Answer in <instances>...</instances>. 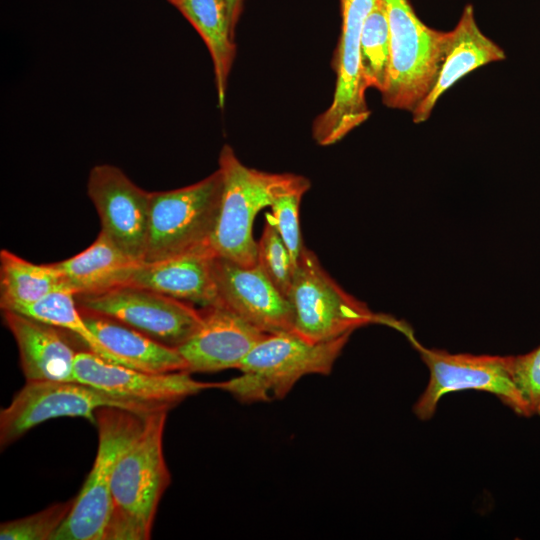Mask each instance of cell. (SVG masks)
<instances>
[{
	"label": "cell",
	"instance_id": "cell-17",
	"mask_svg": "<svg viewBox=\"0 0 540 540\" xmlns=\"http://www.w3.org/2000/svg\"><path fill=\"white\" fill-rule=\"evenodd\" d=\"M505 59V51L477 25L473 5H466L457 25L450 31L434 87L412 112L413 122L420 124L427 121L437 101L461 78L481 66Z\"/></svg>",
	"mask_w": 540,
	"mask_h": 540
},
{
	"label": "cell",
	"instance_id": "cell-28",
	"mask_svg": "<svg viewBox=\"0 0 540 540\" xmlns=\"http://www.w3.org/2000/svg\"><path fill=\"white\" fill-rule=\"evenodd\" d=\"M511 379L526 404L529 415L540 411V346L518 356H508Z\"/></svg>",
	"mask_w": 540,
	"mask_h": 540
},
{
	"label": "cell",
	"instance_id": "cell-2",
	"mask_svg": "<svg viewBox=\"0 0 540 540\" xmlns=\"http://www.w3.org/2000/svg\"><path fill=\"white\" fill-rule=\"evenodd\" d=\"M350 335L310 342L294 331L266 335L241 361V375L216 383L245 403L284 398L305 375H328Z\"/></svg>",
	"mask_w": 540,
	"mask_h": 540
},
{
	"label": "cell",
	"instance_id": "cell-7",
	"mask_svg": "<svg viewBox=\"0 0 540 540\" xmlns=\"http://www.w3.org/2000/svg\"><path fill=\"white\" fill-rule=\"evenodd\" d=\"M223 192L211 247L217 256L244 267L257 265L253 237L256 215L270 207L275 192L291 173H268L243 164L232 147L223 145L218 158Z\"/></svg>",
	"mask_w": 540,
	"mask_h": 540
},
{
	"label": "cell",
	"instance_id": "cell-29",
	"mask_svg": "<svg viewBox=\"0 0 540 540\" xmlns=\"http://www.w3.org/2000/svg\"><path fill=\"white\" fill-rule=\"evenodd\" d=\"M228 10L230 29L235 37L236 27L243 11V0H225Z\"/></svg>",
	"mask_w": 540,
	"mask_h": 540
},
{
	"label": "cell",
	"instance_id": "cell-16",
	"mask_svg": "<svg viewBox=\"0 0 540 540\" xmlns=\"http://www.w3.org/2000/svg\"><path fill=\"white\" fill-rule=\"evenodd\" d=\"M3 318L18 347L26 382L75 381L78 352L60 328L15 311H3Z\"/></svg>",
	"mask_w": 540,
	"mask_h": 540
},
{
	"label": "cell",
	"instance_id": "cell-24",
	"mask_svg": "<svg viewBox=\"0 0 540 540\" xmlns=\"http://www.w3.org/2000/svg\"><path fill=\"white\" fill-rule=\"evenodd\" d=\"M360 59L366 88L384 90L390 65V33L385 5L377 0L362 29Z\"/></svg>",
	"mask_w": 540,
	"mask_h": 540
},
{
	"label": "cell",
	"instance_id": "cell-27",
	"mask_svg": "<svg viewBox=\"0 0 540 540\" xmlns=\"http://www.w3.org/2000/svg\"><path fill=\"white\" fill-rule=\"evenodd\" d=\"M75 498L55 503L29 516L3 522L1 540H52L69 516Z\"/></svg>",
	"mask_w": 540,
	"mask_h": 540
},
{
	"label": "cell",
	"instance_id": "cell-23",
	"mask_svg": "<svg viewBox=\"0 0 540 540\" xmlns=\"http://www.w3.org/2000/svg\"><path fill=\"white\" fill-rule=\"evenodd\" d=\"M18 312L70 331L88 347L89 351L109 362L120 364L88 327L72 292L67 290L52 292Z\"/></svg>",
	"mask_w": 540,
	"mask_h": 540
},
{
	"label": "cell",
	"instance_id": "cell-3",
	"mask_svg": "<svg viewBox=\"0 0 540 540\" xmlns=\"http://www.w3.org/2000/svg\"><path fill=\"white\" fill-rule=\"evenodd\" d=\"M289 301L294 311L293 331L310 342L351 336L369 324L390 326L408 339L414 336L407 324L374 313L366 303L347 293L306 246L295 265Z\"/></svg>",
	"mask_w": 540,
	"mask_h": 540
},
{
	"label": "cell",
	"instance_id": "cell-26",
	"mask_svg": "<svg viewBox=\"0 0 540 540\" xmlns=\"http://www.w3.org/2000/svg\"><path fill=\"white\" fill-rule=\"evenodd\" d=\"M257 265L278 291L289 299L295 263L272 217H267L257 241Z\"/></svg>",
	"mask_w": 540,
	"mask_h": 540
},
{
	"label": "cell",
	"instance_id": "cell-14",
	"mask_svg": "<svg viewBox=\"0 0 540 540\" xmlns=\"http://www.w3.org/2000/svg\"><path fill=\"white\" fill-rule=\"evenodd\" d=\"M218 302L266 334L293 331L294 311L258 265L244 267L215 255Z\"/></svg>",
	"mask_w": 540,
	"mask_h": 540
},
{
	"label": "cell",
	"instance_id": "cell-8",
	"mask_svg": "<svg viewBox=\"0 0 540 540\" xmlns=\"http://www.w3.org/2000/svg\"><path fill=\"white\" fill-rule=\"evenodd\" d=\"M376 1L339 0L341 32L332 59L335 89L331 104L312 124L313 139L320 146L339 142L371 114L361 72L360 45L364 22Z\"/></svg>",
	"mask_w": 540,
	"mask_h": 540
},
{
	"label": "cell",
	"instance_id": "cell-22",
	"mask_svg": "<svg viewBox=\"0 0 540 540\" xmlns=\"http://www.w3.org/2000/svg\"><path fill=\"white\" fill-rule=\"evenodd\" d=\"M59 290L69 291L52 263L37 265L7 249L0 251V306L3 311L18 312Z\"/></svg>",
	"mask_w": 540,
	"mask_h": 540
},
{
	"label": "cell",
	"instance_id": "cell-5",
	"mask_svg": "<svg viewBox=\"0 0 540 540\" xmlns=\"http://www.w3.org/2000/svg\"><path fill=\"white\" fill-rule=\"evenodd\" d=\"M382 1L390 33V65L382 102L388 108L412 113L436 83L450 31L424 24L409 0Z\"/></svg>",
	"mask_w": 540,
	"mask_h": 540
},
{
	"label": "cell",
	"instance_id": "cell-11",
	"mask_svg": "<svg viewBox=\"0 0 540 540\" xmlns=\"http://www.w3.org/2000/svg\"><path fill=\"white\" fill-rule=\"evenodd\" d=\"M409 341L429 370L427 387L413 408L419 419H430L445 394L469 389L491 393L517 414L530 416L511 379L508 356L452 354L426 348L414 336Z\"/></svg>",
	"mask_w": 540,
	"mask_h": 540
},
{
	"label": "cell",
	"instance_id": "cell-6",
	"mask_svg": "<svg viewBox=\"0 0 540 540\" xmlns=\"http://www.w3.org/2000/svg\"><path fill=\"white\" fill-rule=\"evenodd\" d=\"M147 416L117 407L97 410L98 447L92 469L52 540H105L114 471L123 453L143 430Z\"/></svg>",
	"mask_w": 540,
	"mask_h": 540
},
{
	"label": "cell",
	"instance_id": "cell-15",
	"mask_svg": "<svg viewBox=\"0 0 540 540\" xmlns=\"http://www.w3.org/2000/svg\"><path fill=\"white\" fill-rule=\"evenodd\" d=\"M201 310L200 326L177 348L190 373L238 368L255 345L268 335L222 305Z\"/></svg>",
	"mask_w": 540,
	"mask_h": 540
},
{
	"label": "cell",
	"instance_id": "cell-10",
	"mask_svg": "<svg viewBox=\"0 0 540 540\" xmlns=\"http://www.w3.org/2000/svg\"><path fill=\"white\" fill-rule=\"evenodd\" d=\"M75 299L82 313L111 318L176 349L202 322V310L191 303L132 285L75 295Z\"/></svg>",
	"mask_w": 540,
	"mask_h": 540
},
{
	"label": "cell",
	"instance_id": "cell-13",
	"mask_svg": "<svg viewBox=\"0 0 540 540\" xmlns=\"http://www.w3.org/2000/svg\"><path fill=\"white\" fill-rule=\"evenodd\" d=\"M87 194L100 218V231L129 257L143 262L150 192L120 168L100 164L89 173Z\"/></svg>",
	"mask_w": 540,
	"mask_h": 540
},
{
	"label": "cell",
	"instance_id": "cell-31",
	"mask_svg": "<svg viewBox=\"0 0 540 540\" xmlns=\"http://www.w3.org/2000/svg\"><path fill=\"white\" fill-rule=\"evenodd\" d=\"M538 414H540V411H539V413H538Z\"/></svg>",
	"mask_w": 540,
	"mask_h": 540
},
{
	"label": "cell",
	"instance_id": "cell-18",
	"mask_svg": "<svg viewBox=\"0 0 540 540\" xmlns=\"http://www.w3.org/2000/svg\"><path fill=\"white\" fill-rule=\"evenodd\" d=\"M215 255L209 249L152 263L140 262L125 285L153 290L202 307L216 305Z\"/></svg>",
	"mask_w": 540,
	"mask_h": 540
},
{
	"label": "cell",
	"instance_id": "cell-25",
	"mask_svg": "<svg viewBox=\"0 0 540 540\" xmlns=\"http://www.w3.org/2000/svg\"><path fill=\"white\" fill-rule=\"evenodd\" d=\"M309 188V179L291 173L290 178L275 192L270 205L273 221L295 265L305 246L299 226V208L302 197Z\"/></svg>",
	"mask_w": 540,
	"mask_h": 540
},
{
	"label": "cell",
	"instance_id": "cell-1",
	"mask_svg": "<svg viewBox=\"0 0 540 540\" xmlns=\"http://www.w3.org/2000/svg\"><path fill=\"white\" fill-rule=\"evenodd\" d=\"M167 413L148 415L143 430L117 463L105 540L150 539L160 499L171 481L163 451Z\"/></svg>",
	"mask_w": 540,
	"mask_h": 540
},
{
	"label": "cell",
	"instance_id": "cell-20",
	"mask_svg": "<svg viewBox=\"0 0 540 540\" xmlns=\"http://www.w3.org/2000/svg\"><path fill=\"white\" fill-rule=\"evenodd\" d=\"M139 263L100 231L88 248L52 264L60 273L66 288L74 295H82L125 285Z\"/></svg>",
	"mask_w": 540,
	"mask_h": 540
},
{
	"label": "cell",
	"instance_id": "cell-30",
	"mask_svg": "<svg viewBox=\"0 0 540 540\" xmlns=\"http://www.w3.org/2000/svg\"><path fill=\"white\" fill-rule=\"evenodd\" d=\"M168 2H170L171 0H167Z\"/></svg>",
	"mask_w": 540,
	"mask_h": 540
},
{
	"label": "cell",
	"instance_id": "cell-4",
	"mask_svg": "<svg viewBox=\"0 0 540 540\" xmlns=\"http://www.w3.org/2000/svg\"><path fill=\"white\" fill-rule=\"evenodd\" d=\"M222 192L219 169L191 185L150 192L143 262L212 250Z\"/></svg>",
	"mask_w": 540,
	"mask_h": 540
},
{
	"label": "cell",
	"instance_id": "cell-19",
	"mask_svg": "<svg viewBox=\"0 0 540 540\" xmlns=\"http://www.w3.org/2000/svg\"><path fill=\"white\" fill-rule=\"evenodd\" d=\"M82 316L96 338L121 365L150 373L187 371V364L176 348L111 318L91 313H82Z\"/></svg>",
	"mask_w": 540,
	"mask_h": 540
},
{
	"label": "cell",
	"instance_id": "cell-21",
	"mask_svg": "<svg viewBox=\"0 0 540 540\" xmlns=\"http://www.w3.org/2000/svg\"><path fill=\"white\" fill-rule=\"evenodd\" d=\"M192 24L211 56L219 108L223 109L227 84L236 56L225 0H171Z\"/></svg>",
	"mask_w": 540,
	"mask_h": 540
},
{
	"label": "cell",
	"instance_id": "cell-9",
	"mask_svg": "<svg viewBox=\"0 0 540 540\" xmlns=\"http://www.w3.org/2000/svg\"><path fill=\"white\" fill-rule=\"evenodd\" d=\"M103 407H117L144 416L162 411L76 381L26 382L0 412L1 447L9 446L33 427L50 419L82 417L96 424V412Z\"/></svg>",
	"mask_w": 540,
	"mask_h": 540
},
{
	"label": "cell",
	"instance_id": "cell-12",
	"mask_svg": "<svg viewBox=\"0 0 540 540\" xmlns=\"http://www.w3.org/2000/svg\"><path fill=\"white\" fill-rule=\"evenodd\" d=\"M75 381L127 401L170 410L185 398L216 383L193 379L188 371L150 373L109 362L91 351L78 352Z\"/></svg>",
	"mask_w": 540,
	"mask_h": 540
}]
</instances>
